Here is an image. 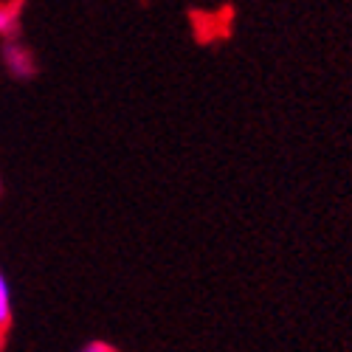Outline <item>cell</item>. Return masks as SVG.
Returning a JSON list of instances; mask_svg holds the SVG:
<instances>
[{"label":"cell","mask_w":352,"mask_h":352,"mask_svg":"<svg viewBox=\"0 0 352 352\" xmlns=\"http://www.w3.org/2000/svg\"><path fill=\"white\" fill-rule=\"evenodd\" d=\"M76 352H113V346H110L107 341H87V344H82Z\"/></svg>","instance_id":"4"},{"label":"cell","mask_w":352,"mask_h":352,"mask_svg":"<svg viewBox=\"0 0 352 352\" xmlns=\"http://www.w3.org/2000/svg\"><path fill=\"white\" fill-rule=\"evenodd\" d=\"M3 65L14 79H32L37 74V60L34 54L25 45H20L17 40H6L3 43Z\"/></svg>","instance_id":"1"},{"label":"cell","mask_w":352,"mask_h":352,"mask_svg":"<svg viewBox=\"0 0 352 352\" xmlns=\"http://www.w3.org/2000/svg\"><path fill=\"white\" fill-rule=\"evenodd\" d=\"M12 313H14V302H12V285L6 279V274L0 271V333H6L12 327Z\"/></svg>","instance_id":"3"},{"label":"cell","mask_w":352,"mask_h":352,"mask_svg":"<svg viewBox=\"0 0 352 352\" xmlns=\"http://www.w3.org/2000/svg\"><path fill=\"white\" fill-rule=\"evenodd\" d=\"M20 32V3H0V34L17 40Z\"/></svg>","instance_id":"2"}]
</instances>
